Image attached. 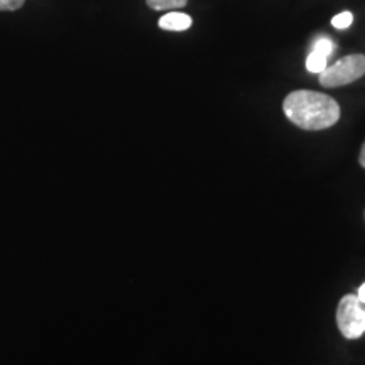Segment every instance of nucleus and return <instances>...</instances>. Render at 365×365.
I'll return each mask as SVG.
<instances>
[{
  "label": "nucleus",
  "mask_w": 365,
  "mask_h": 365,
  "mask_svg": "<svg viewBox=\"0 0 365 365\" xmlns=\"http://www.w3.org/2000/svg\"><path fill=\"white\" fill-rule=\"evenodd\" d=\"M282 110L287 120L303 130H325L340 120V105L330 95L313 90L291 91Z\"/></svg>",
  "instance_id": "1"
},
{
  "label": "nucleus",
  "mask_w": 365,
  "mask_h": 365,
  "mask_svg": "<svg viewBox=\"0 0 365 365\" xmlns=\"http://www.w3.org/2000/svg\"><path fill=\"white\" fill-rule=\"evenodd\" d=\"M365 75V54H349L318 75L319 85L325 88H339L354 83Z\"/></svg>",
  "instance_id": "2"
},
{
  "label": "nucleus",
  "mask_w": 365,
  "mask_h": 365,
  "mask_svg": "<svg viewBox=\"0 0 365 365\" xmlns=\"http://www.w3.org/2000/svg\"><path fill=\"white\" fill-rule=\"evenodd\" d=\"M336 325L345 339L355 340L365 333V308L355 294H346L336 308Z\"/></svg>",
  "instance_id": "3"
},
{
  "label": "nucleus",
  "mask_w": 365,
  "mask_h": 365,
  "mask_svg": "<svg viewBox=\"0 0 365 365\" xmlns=\"http://www.w3.org/2000/svg\"><path fill=\"white\" fill-rule=\"evenodd\" d=\"M333 49H335V44L330 38H318L307 58V70L319 75L328 66V58L331 56Z\"/></svg>",
  "instance_id": "4"
},
{
  "label": "nucleus",
  "mask_w": 365,
  "mask_h": 365,
  "mask_svg": "<svg viewBox=\"0 0 365 365\" xmlns=\"http://www.w3.org/2000/svg\"><path fill=\"white\" fill-rule=\"evenodd\" d=\"M159 27L163 31H175V33H181V31H188L191 24H193V19L188 16V14L180 12V11H171L170 14H164V16L159 19Z\"/></svg>",
  "instance_id": "5"
},
{
  "label": "nucleus",
  "mask_w": 365,
  "mask_h": 365,
  "mask_svg": "<svg viewBox=\"0 0 365 365\" xmlns=\"http://www.w3.org/2000/svg\"><path fill=\"white\" fill-rule=\"evenodd\" d=\"M153 11H180L188 4V0H145Z\"/></svg>",
  "instance_id": "6"
},
{
  "label": "nucleus",
  "mask_w": 365,
  "mask_h": 365,
  "mask_svg": "<svg viewBox=\"0 0 365 365\" xmlns=\"http://www.w3.org/2000/svg\"><path fill=\"white\" fill-rule=\"evenodd\" d=\"M352 22H354V14L352 12H349V11H345V12H340V14H336L335 17H333L331 19V26L335 27V29H349L350 26H352Z\"/></svg>",
  "instance_id": "7"
},
{
  "label": "nucleus",
  "mask_w": 365,
  "mask_h": 365,
  "mask_svg": "<svg viewBox=\"0 0 365 365\" xmlns=\"http://www.w3.org/2000/svg\"><path fill=\"white\" fill-rule=\"evenodd\" d=\"M26 0H0V11L2 12H12L19 11L24 6Z\"/></svg>",
  "instance_id": "8"
},
{
  "label": "nucleus",
  "mask_w": 365,
  "mask_h": 365,
  "mask_svg": "<svg viewBox=\"0 0 365 365\" xmlns=\"http://www.w3.org/2000/svg\"><path fill=\"white\" fill-rule=\"evenodd\" d=\"M359 164L365 170V143L362 144V148H360V154H359Z\"/></svg>",
  "instance_id": "9"
},
{
  "label": "nucleus",
  "mask_w": 365,
  "mask_h": 365,
  "mask_svg": "<svg viewBox=\"0 0 365 365\" xmlns=\"http://www.w3.org/2000/svg\"><path fill=\"white\" fill-rule=\"evenodd\" d=\"M357 298H359V301H360V303H362V304H365V282H364V284H362V286H360V287H359V293H357Z\"/></svg>",
  "instance_id": "10"
}]
</instances>
